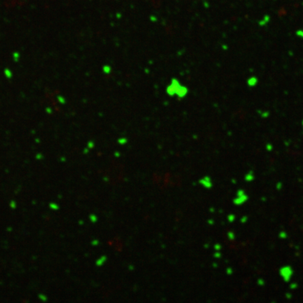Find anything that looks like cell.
<instances>
[{
    "instance_id": "obj_18",
    "label": "cell",
    "mask_w": 303,
    "mask_h": 303,
    "mask_svg": "<svg viewBox=\"0 0 303 303\" xmlns=\"http://www.w3.org/2000/svg\"><path fill=\"white\" fill-rule=\"evenodd\" d=\"M245 194V192L243 190H238L236 192V196H239V195H242Z\"/></svg>"
},
{
    "instance_id": "obj_16",
    "label": "cell",
    "mask_w": 303,
    "mask_h": 303,
    "mask_svg": "<svg viewBox=\"0 0 303 303\" xmlns=\"http://www.w3.org/2000/svg\"><path fill=\"white\" fill-rule=\"evenodd\" d=\"M226 273L227 275H232L233 274V270L232 268H227L226 270Z\"/></svg>"
},
{
    "instance_id": "obj_15",
    "label": "cell",
    "mask_w": 303,
    "mask_h": 303,
    "mask_svg": "<svg viewBox=\"0 0 303 303\" xmlns=\"http://www.w3.org/2000/svg\"><path fill=\"white\" fill-rule=\"evenodd\" d=\"M247 221H248V217L246 216V215L241 217V220H240V222H241V223H246Z\"/></svg>"
},
{
    "instance_id": "obj_24",
    "label": "cell",
    "mask_w": 303,
    "mask_h": 303,
    "mask_svg": "<svg viewBox=\"0 0 303 303\" xmlns=\"http://www.w3.org/2000/svg\"><path fill=\"white\" fill-rule=\"evenodd\" d=\"M209 244H206L204 245V247H205L206 249H207V248H209Z\"/></svg>"
},
{
    "instance_id": "obj_27",
    "label": "cell",
    "mask_w": 303,
    "mask_h": 303,
    "mask_svg": "<svg viewBox=\"0 0 303 303\" xmlns=\"http://www.w3.org/2000/svg\"><path fill=\"white\" fill-rule=\"evenodd\" d=\"M265 200H266L265 197H262V201H265Z\"/></svg>"
},
{
    "instance_id": "obj_6",
    "label": "cell",
    "mask_w": 303,
    "mask_h": 303,
    "mask_svg": "<svg viewBox=\"0 0 303 303\" xmlns=\"http://www.w3.org/2000/svg\"><path fill=\"white\" fill-rule=\"evenodd\" d=\"M236 219V215L233 213H230L227 215V220L230 222H233Z\"/></svg>"
},
{
    "instance_id": "obj_21",
    "label": "cell",
    "mask_w": 303,
    "mask_h": 303,
    "mask_svg": "<svg viewBox=\"0 0 303 303\" xmlns=\"http://www.w3.org/2000/svg\"><path fill=\"white\" fill-rule=\"evenodd\" d=\"M208 223H209V225H213L214 224V220H213V219H209V220H208Z\"/></svg>"
},
{
    "instance_id": "obj_25",
    "label": "cell",
    "mask_w": 303,
    "mask_h": 303,
    "mask_svg": "<svg viewBox=\"0 0 303 303\" xmlns=\"http://www.w3.org/2000/svg\"><path fill=\"white\" fill-rule=\"evenodd\" d=\"M217 264H216V263H213V267H217Z\"/></svg>"
},
{
    "instance_id": "obj_20",
    "label": "cell",
    "mask_w": 303,
    "mask_h": 303,
    "mask_svg": "<svg viewBox=\"0 0 303 303\" xmlns=\"http://www.w3.org/2000/svg\"><path fill=\"white\" fill-rule=\"evenodd\" d=\"M39 297L40 299H41V300H43V301H46V300H47V298H46V296H43V295H39Z\"/></svg>"
},
{
    "instance_id": "obj_3",
    "label": "cell",
    "mask_w": 303,
    "mask_h": 303,
    "mask_svg": "<svg viewBox=\"0 0 303 303\" xmlns=\"http://www.w3.org/2000/svg\"><path fill=\"white\" fill-rule=\"evenodd\" d=\"M249 199V196L247 194H244L242 195H239V196H236V197H235L233 199V203L236 206H240L244 204L246 201Z\"/></svg>"
},
{
    "instance_id": "obj_23",
    "label": "cell",
    "mask_w": 303,
    "mask_h": 303,
    "mask_svg": "<svg viewBox=\"0 0 303 303\" xmlns=\"http://www.w3.org/2000/svg\"><path fill=\"white\" fill-rule=\"evenodd\" d=\"M214 211H215V210H214L213 208H211V209H210V211H211V213H213Z\"/></svg>"
},
{
    "instance_id": "obj_12",
    "label": "cell",
    "mask_w": 303,
    "mask_h": 303,
    "mask_svg": "<svg viewBox=\"0 0 303 303\" xmlns=\"http://www.w3.org/2000/svg\"><path fill=\"white\" fill-rule=\"evenodd\" d=\"M213 256L215 257V258H220L222 256V254L220 251H216L215 253H214Z\"/></svg>"
},
{
    "instance_id": "obj_8",
    "label": "cell",
    "mask_w": 303,
    "mask_h": 303,
    "mask_svg": "<svg viewBox=\"0 0 303 303\" xmlns=\"http://www.w3.org/2000/svg\"><path fill=\"white\" fill-rule=\"evenodd\" d=\"M279 237L284 239V238H286L287 237H288V234H287L285 231H281L279 232Z\"/></svg>"
},
{
    "instance_id": "obj_11",
    "label": "cell",
    "mask_w": 303,
    "mask_h": 303,
    "mask_svg": "<svg viewBox=\"0 0 303 303\" xmlns=\"http://www.w3.org/2000/svg\"><path fill=\"white\" fill-rule=\"evenodd\" d=\"M221 249H222V246L220 244H215V245H214V249H215L216 251H220Z\"/></svg>"
},
{
    "instance_id": "obj_14",
    "label": "cell",
    "mask_w": 303,
    "mask_h": 303,
    "mask_svg": "<svg viewBox=\"0 0 303 303\" xmlns=\"http://www.w3.org/2000/svg\"><path fill=\"white\" fill-rule=\"evenodd\" d=\"M298 283H296V282H293V283H291V285H290V288H291V289H296V288H298Z\"/></svg>"
},
{
    "instance_id": "obj_1",
    "label": "cell",
    "mask_w": 303,
    "mask_h": 303,
    "mask_svg": "<svg viewBox=\"0 0 303 303\" xmlns=\"http://www.w3.org/2000/svg\"><path fill=\"white\" fill-rule=\"evenodd\" d=\"M280 276L282 277L283 281L288 282L292 278L293 274V270L289 265H285L281 267L279 270Z\"/></svg>"
},
{
    "instance_id": "obj_7",
    "label": "cell",
    "mask_w": 303,
    "mask_h": 303,
    "mask_svg": "<svg viewBox=\"0 0 303 303\" xmlns=\"http://www.w3.org/2000/svg\"><path fill=\"white\" fill-rule=\"evenodd\" d=\"M227 237H228V238L230 240L233 241V240H234V238H235V234L232 231L228 232H227Z\"/></svg>"
},
{
    "instance_id": "obj_5",
    "label": "cell",
    "mask_w": 303,
    "mask_h": 303,
    "mask_svg": "<svg viewBox=\"0 0 303 303\" xmlns=\"http://www.w3.org/2000/svg\"><path fill=\"white\" fill-rule=\"evenodd\" d=\"M106 260H107V257H106L105 255H103L102 256V257H100L99 259H98L97 261H96V265L97 266L103 265V264L106 262Z\"/></svg>"
},
{
    "instance_id": "obj_9",
    "label": "cell",
    "mask_w": 303,
    "mask_h": 303,
    "mask_svg": "<svg viewBox=\"0 0 303 303\" xmlns=\"http://www.w3.org/2000/svg\"><path fill=\"white\" fill-rule=\"evenodd\" d=\"M49 206L51 209H53V210H58L59 208V206H58L56 204H55V203H51V204H49Z\"/></svg>"
},
{
    "instance_id": "obj_17",
    "label": "cell",
    "mask_w": 303,
    "mask_h": 303,
    "mask_svg": "<svg viewBox=\"0 0 303 303\" xmlns=\"http://www.w3.org/2000/svg\"><path fill=\"white\" fill-rule=\"evenodd\" d=\"M282 186H283L282 183H281V182H279V183H277V185H276V188L278 190H281V188H282Z\"/></svg>"
},
{
    "instance_id": "obj_2",
    "label": "cell",
    "mask_w": 303,
    "mask_h": 303,
    "mask_svg": "<svg viewBox=\"0 0 303 303\" xmlns=\"http://www.w3.org/2000/svg\"><path fill=\"white\" fill-rule=\"evenodd\" d=\"M199 184L202 185L204 188H206V189H211L213 187V183L212 180H211V178L209 176H208V175L201 178L200 180H199Z\"/></svg>"
},
{
    "instance_id": "obj_26",
    "label": "cell",
    "mask_w": 303,
    "mask_h": 303,
    "mask_svg": "<svg viewBox=\"0 0 303 303\" xmlns=\"http://www.w3.org/2000/svg\"><path fill=\"white\" fill-rule=\"evenodd\" d=\"M232 183H236V180H234V179H233V180H232Z\"/></svg>"
},
{
    "instance_id": "obj_10",
    "label": "cell",
    "mask_w": 303,
    "mask_h": 303,
    "mask_svg": "<svg viewBox=\"0 0 303 303\" xmlns=\"http://www.w3.org/2000/svg\"><path fill=\"white\" fill-rule=\"evenodd\" d=\"M89 217H90V220H91V222H96V221H97V217H96V215H94V214H91V215L89 216Z\"/></svg>"
},
{
    "instance_id": "obj_19",
    "label": "cell",
    "mask_w": 303,
    "mask_h": 303,
    "mask_svg": "<svg viewBox=\"0 0 303 303\" xmlns=\"http://www.w3.org/2000/svg\"><path fill=\"white\" fill-rule=\"evenodd\" d=\"M285 296H286V298L288 300L291 299V298H292V297H293V295L291 294V293H286V295H285Z\"/></svg>"
},
{
    "instance_id": "obj_13",
    "label": "cell",
    "mask_w": 303,
    "mask_h": 303,
    "mask_svg": "<svg viewBox=\"0 0 303 303\" xmlns=\"http://www.w3.org/2000/svg\"><path fill=\"white\" fill-rule=\"evenodd\" d=\"M257 284L259 285L260 286H263L264 285H265V281H264L262 279H257Z\"/></svg>"
},
{
    "instance_id": "obj_22",
    "label": "cell",
    "mask_w": 303,
    "mask_h": 303,
    "mask_svg": "<svg viewBox=\"0 0 303 303\" xmlns=\"http://www.w3.org/2000/svg\"><path fill=\"white\" fill-rule=\"evenodd\" d=\"M98 244V241H93V242H92L93 245H97Z\"/></svg>"
},
{
    "instance_id": "obj_4",
    "label": "cell",
    "mask_w": 303,
    "mask_h": 303,
    "mask_svg": "<svg viewBox=\"0 0 303 303\" xmlns=\"http://www.w3.org/2000/svg\"><path fill=\"white\" fill-rule=\"evenodd\" d=\"M255 176L253 172V171H249V173H247L244 176V180L247 182H251L254 180Z\"/></svg>"
}]
</instances>
